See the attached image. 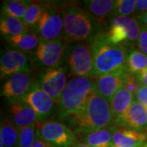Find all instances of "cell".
Listing matches in <instances>:
<instances>
[{"mask_svg":"<svg viewBox=\"0 0 147 147\" xmlns=\"http://www.w3.org/2000/svg\"><path fill=\"white\" fill-rule=\"evenodd\" d=\"M62 122L73 130L77 139L87 133L114 125L109 101L95 88L84 108Z\"/></svg>","mask_w":147,"mask_h":147,"instance_id":"6da1fadb","label":"cell"},{"mask_svg":"<svg viewBox=\"0 0 147 147\" xmlns=\"http://www.w3.org/2000/svg\"><path fill=\"white\" fill-rule=\"evenodd\" d=\"M94 65V77L127 69L129 52L123 45L110 42L105 32L90 42Z\"/></svg>","mask_w":147,"mask_h":147,"instance_id":"7a4b0ae2","label":"cell"},{"mask_svg":"<svg viewBox=\"0 0 147 147\" xmlns=\"http://www.w3.org/2000/svg\"><path fill=\"white\" fill-rule=\"evenodd\" d=\"M61 11L64 21L63 37L68 42H91L105 32L100 24L79 5L69 4Z\"/></svg>","mask_w":147,"mask_h":147,"instance_id":"3957f363","label":"cell"},{"mask_svg":"<svg viewBox=\"0 0 147 147\" xmlns=\"http://www.w3.org/2000/svg\"><path fill=\"white\" fill-rule=\"evenodd\" d=\"M94 90V77L69 79L58 104V116L63 121L84 108Z\"/></svg>","mask_w":147,"mask_h":147,"instance_id":"277c9868","label":"cell"},{"mask_svg":"<svg viewBox=\"0 0 147 147\" xmlns=\"http://www.w3.org/2000/svg\"><path fill=\"white\" fill-rule=\"evenodd\" d=\"M63 61L68 74L73 77H94L93 57L90 42H69Z\"/></svg>","mask_w":147,"mask_h":147,"instance_id":"5b68a950","label":"cell"},{"mask_svg":"<svg viewBox=\"0 0 147 147\" xmlns=\"http://www.w3.org/2000/svg\"><path fill=\"white\" fill-rule=\"evenodd\" d=\"M140 31L141 24L135 16H115L105 33L110 42L128 47L137 45Z\"/></svg>","mask_w":147,"mask_h":147,"instance_id":"8992f818","label":"cell"},{"mask_svg":"<svg viewBox=\"0 0 147 147\" xmlns=\"http://www.w3.org/2000/svg\"><path fill=\"white\" fill-rule=\"evenodd\" d=\"M69 42L61 37L52 40H42L31 54L34 65L44 69L55 68L62 65L65 53Z\"/></svg>","mask_w":147,"mask_h":147,"instance_id":"52a82bcc","label":"cell"},{"mask_svg":"<svg viewBox=\"0 0 147 147\" xmlns=\"http://www.w3.org/2000/svg\"><path fill=\"white\" fill-rule=\"evenodd\" d=\"M31 32L42 40H52L63 37L64 21L61 11L46 3L42 16Z\"/></svg>","mask_w":147,"mask_h":147,"instance_id":"ba28073f","label":"cell"},{"mask_svg":"<svg viewBox=\"0 0 147 147\" xmlns=\"http://www.w3.org/2000/svg\"><path fill=\"white\" fill-rule=\"evenodd\" d=\"M38 131L40 136L54 147H73L76 145L77 137L63 122L48 120L38 123Z\"/></svg>","mask_w":147,"mask_h":147,"instance_id":"9c48e42d","label":"cell"},{"mask_svg":"<svg viewBox=\"0 0 147 147\" xmlns=\"http://www.w3.org/2000/svg\"><path fill=\"white\" fill-rule=\"evenodd\" d=\"M68 70L62 65L55 68L44 69L38 75L37 83L55 103L58 105L67 85Z\"/></svg>","mask_w":147,"mask_h":147,"instance_id":"30bf717a","label":"cell"},{"mask_svg":"<svg viewBox=\"0 0 147 147\" xmlns=\"http://www.w3.org/2000/svg\"><path fill=\"white\" fill-rule=\"evenodd\" d=\"M34 67L31 57H29L27 53L11 48L2 52L0 58L1 79L9 78L16 74L32 72Z\"/></svg>","mask_w":147,"mask_h":147,"instance_id":"8fae6325","label":"cell"},{"mask_svg":"<svg viewBox=\"0 0 147 147\" xmlns=\"http://www.w3.org/2000/svg\"><path fill=\"white\" fill-rule=\"evenodd\" d=\"M20 101L30 106L36 112L38 119V123H42L49 120L48 119L54 113L57 105L55 101L39 87L37 82Z\"/></svg>","mask_w":147,"mask_h":147,"instance_id":"7c38bea8","label":"cell"},{"mask_svg":"<svg viewBox=\"0 0 147 147\" xmlns=\"http://www.w3.org/2000/svg\"><path fill=\"white\" fill-rule=\"evenodd\" d=\"M36 82L32 72L11 75L3 84L1 95L10 102L20 100L30 91Z\"/></svg>","mask_w":147,"mask_h":147,"instance_id":"4fadbf2b","label":"cell"},{"mask_svg":"<svg viewBox=\"0 0 147 147\" xmlns=\"http://www.w3.org/2000/svg\"><path fill=\"white\" fill-rule=\"evenodd\" d=\"M115 1L113 0H86L79 7L89 13L106 32L115 17Z\"/></svg>","mask_w":147,"mask_h":147,"instance_id":"5bb4252c","label":"cell"},{"mask_svg":"<svg viewBox=\"0 0 147 147\" xmlns=\"http://www.w3.org/2000/svg\"><path fill=\"white\" fill-rule=\"evenodd\" d=\"M128 69L94 77L95 91L108 101L116 92L124 87Z\"/></svg>","mask_w":147,"mask_h":147,"instance_id":"9a60e30c","label":"cell"},{"mask_svg":"<svg viewBox=\"0 0 147 147\" xmlns=\"http://www.w3.org/2000/svg\"><path fill=\"white\" fill-rule=\"evenodd\" d=\"M119 128L147 132V110L136 99L127 113L114 124Z\"/></svg>","mask_w":147,"mask_h":147,"instance_id":"2e32d148","label":"cell"},{"mask_svg":"<svg viewBox=\"0 0 147 147\" xmlns=\"http://www.w3.org/2000/svg\"><path fill=\"white\" fill-rule=\"evenodd\" d=\"M7 110L9 119L18 129L38 123V122L36 112L30 106L20 100L10 102Z\"/></svg>","mask_w":147,"mask_h":147,"instance_id":"e0dca14e","label":"cell"},{"mask_svg":"<svg viewBox=\"0 0 147 147\" xmlns=\"http://www.w3.org/2000/svg\"><path fill=\"white\" fill-rule=\"evenodd\" d=\"M147 142V132L116 127L113 133V146L141 147Z\"/></svg>","mask_w":147,"mask_h":147,"instance_id":"ac0fdd59","label":"cell"},{"mask_svg":"<svg viewBox=\"0 0 147 147\" xmlns=\"http://www.w3.org/2000/svg\"><path fill=\"white\" fill-rule=\"evenodd\" d=\"M135 95L132 94L124 88L119 90L109 101L113 124L120 119L129 110L135 100Z\"/></svg>","mask_w":147,"mask_h":147,"instance_id":"d6986e66","label":"cell"},{"mask_svg":"<svg viewBox=\"0 0 147 147\" xmlns=\"http://www.w3.org/2000/svg\"><path fill=\"white\" fill-rule=\"evenodd\" d=\"M116 127H117L115 125H111L87 133L78 138L81 140V142L79 143H84L91 147H112L113 133Z\"/></svg>","mask_w":147,"mask_h":147,"instance_id":"ffe728a7","label":"cell"},{"mask_svg":"<svg viewBox=\"0 0 147 147\" xmlns=\"http://www.w3.org/2000/svg\"><path fill=\"white\" fill-rule=\"evenodd\" d=\"M30 30H28L24 21L16 17L1 14L0 19V32L6 39L12 37L18 36L22 34H26Z\"/></svg>","mask_w":147,"mask_h":147,"instance_id":"44dd1931","label":"cell"},{"mask_svg":"<svg viewBox=\"0 0 147 147\" xmlns=\"http://www.w3.org/2000/svg\"><path fill=\"white\" fill-rule=\"evenodd\" d=\"M8 44L22 53H34L38 46L40 39L33 32L29 31L21 35L7 38Z\"/></svg>","mask_w":147,"mask_h":147,"instance_id":"7402d4cb","label":"cell"},{"mask_svg":"<svg viewBox=\"0 0 147 147\" xmlns=\"http://www.w3.org/2000/svg\"><path fill=\"white\" fill-rule=\"evenodd\" d=\"M19 129L7 117L1 121L0 141L3 142L4 147H17Z\"/></svg>","mask_w":147,"mask_h":147,"instance_id":"603a6c76","label":"cell"},{"mask_svg":"<svg viewBox=\"0 0 147 147\" xmlns=\"http://www.w3.org/2000/svg\"><path fill=\"white\" fill-rule=\"evenodd\" d=\"M31 1L28 0L4 1L2 4V13L23 21L27 8L31 4Z\"/></svg>","mask_w":147,"mask_h":147,"instance_id":"cb8c5ba5","label":"cell"},{"mask_svg":"<svg viewBox=\"0 0 147 147\" xmlns=\"http://www.w3.org/2000/svg\"><path fill=\"white\" fill-rule=\"evenodd\" d=\"M127 67L128 71L137 75L147 68V55L138 49H131L128 54Z\"/></svg>","mask_w":147,"mask_h":147,"instance_id":"d4e9b609","label":"cell"},{"mask_svg":"<svg viewBox=\"0 0 147 147\" xmlns=\"http://www.w3.org/2000/svg\"><path fill=\"white\" fill-rule=\"evenodd\" d=\"M45 7L46 3L38 2H32L31 4L28 7L23 21L30 31H31L38 22Z\"/></svg>","mask_w":147,"mask_h":147,"instance_id":"484cf974","label":"cell"},{"mask_svg":"<svg viewBox=\"0 0 147 147\" xmlns=\"http://www.w3.org/2000/svg\"><path fill=\"white\" fill-rule=\"evenodd\" d=\"M38 123L19 128V138L17 147H32L36 139Z\"/></svg>","mask_w":147,"mask_h":147,"instance_id":"4316f807","label":"cell"},{"mask_svg":"<svg viewBox=\"0 0 147 147\" xmlns=\"http://www.w3.org/2000/svg\"><path fill=\"white\" fill-rule=\"evenodd\" d=\"M137 0H118L115 1V16H132L136 15Z\"/></svg>","mask_w":147,"mask_h":147,"instance_id":"83f0119b","label":"cell"},{"mask_svg":"<svg viewBox=\"0 0 147 147\" xmlns=\"http://www.w3.org/2000/svg\"><path fill=\"white\" fill-rule=\"evenodd\" d=\"M140 86H141V84H139V82L137 80V75L132 74L130 72L127 74L126 82H125V84H124L123 88L127 90V91H129L132 94L136 95L137 90H138Z\"/></svg>","mask_w":147,"mask_h":147,"instance_id":"f1b7e54d","label":"cell"},{"mask_svg":"<svg viewBox=\"0 0 147 147\" xmlns=\"http://www.w3.org/2000/svg\"><path fill=\"white\" fill-rule=\"evenodd\" d=\"M138 50L147 55V27L141 25V31L137 42Z\"/></svg>","mask_w":147,"mask_h":147,"instance_id":"f546056e","label":"cell"},{"mask_svg":"<svg viewBox=\"0 0 147 147\" xmlns=\"http://www.w3.org/2000/svg\"><path fill=\"white\" fill-rule=\"evenodd\" d=\"M136 100L141 103L147 110V87L144 85H141L137 90V93L135 95Z\"/></svg>","mask_w":147,"mask_h":147,"instance_id":"4dcf8cb0","label":"cell"},{"mask_svg":"<svg viewBox=\"0 0 147 147\" xmlns=\"http://www.w3.org/2000/svg\"><path fill=\"white\" fill-rule=\"evenodd\" d=\"M32 147H54L53 145H51L49 142H47V141H45L43 138H42L40 134L38 133V131L37 130V136L36 139L34 142Z\"/></svg>","mask_w":147,"mask_h":147,"instance_id":"1f68e13d","label":"cell"},{"mask_svg":"<svg viewBox=\"0 0 147 147\" xmlns=\"http://www.w3.org/2000/svg\"><path fill=\"white\" fill-rule=\"evenodd\" d=\"M146 12H147V0H137L136 15L146 13Z\"/></svg>","mask_w":147,"mask_h":147,"instance_id":"d6a6232c","label":"cell"},{"mask_svg":"<svg viewBox=\"0 0 147 147\" xmlns=\"http://www.w3.org/2000/svg\"><path fill=\"white\" fill-rule=\"evenodd\" d=\"M137 79L141 85L147 87V68L145 69L141 73L137 74Z\"/></svg>","mask_w":147,"mask_h":147,"instance_id":"836d02e7","label":"cell"},{"mask_svg":"<svg viewBox=\"0 0 147 147\" xmlns=\"http://www.w3.org/2000/svg\"><path fill=\"white\" fill-rule=\"evenodd\" d=\"M135 17L137 18V21H139V23L142 26L147 27V12L142 13V14H139V15H136Z\"/></svg>","mask_w":147,"mask_h":147,"instance_id":"e575fe53","label":"cell"},{"mask_svg":"<svg viewBox=\"0 0 147 147\" xmlns=\"http://www.w3.org/2000/svg\"><path fill=\"white\" fill-rule=\"evenodd\" d=\"M73 147H91V146H88V145H86V144H84V143H78V144H76V145Z\"/></svg>","mask_w":147,"mask_h":147,"instance_id":"d590c367","label":"cell"},{"mask_svg":"<svg viewBox=\"0 0 147 147\" xmlns=\"http://www.w3.org/2000/svg\"><path fill=\"white\" fill-rule=\"evenodd\" d=\"M141 147H147V142H146V143H145V144H144L143 146H142Z\"/></svg>","mask_w":147,"mask_h":147,"instance_id":"8d00e7d4","label":"cell"},{"mask_svg":"<svg viewBox=\"0 0 147 147\" xmlns=\"http://www.w3.org/2000/svg\"><path fill=\"white\" fill-rule=\"evenodd\" d=\"M112 147H116V146H112Z\"/></svg>","mask_w":147,"mask_h":147,"instance_id":"74e56055","label":"cell"}]
</instances>
